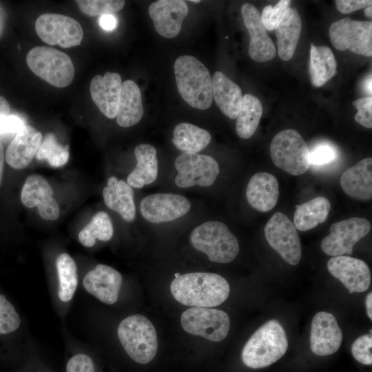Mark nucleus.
I'll list each match as a JSON object with an SVG mask.
<instances>
[{"label": "nucleus", "instance_id": "31", "mask_svg": "<svg viewBox=\"0 0 372 372\" xmlns=\"http://www.w3.org/2000/svg\"><path fill=\"white\" fill-rule=\"evenodd\" d=\"M337 63L332 50L327 46L311 44L309 73L313 85L321 87L336 73Z\"/></svg>", "mask_w": 372, "mask_h": 372}, {"label": "nucleus", "instance_id": "27", "mask_svg": "<svg viewBox=\"0 0 372 372\" xmlns=\"http://www.w3.org/2000/svg\"><path fill=\"white\" fill-rule=\"evenodd\" d=\"M103 196L107 207L118 212L123 220L132 222L135 219L133 190L124 180H118L116 176L110 177Z\"/></svg>", "mask_w": 372, "mask_h": 372}, {"label": "nucleus", "instance_id": "13", "mask_svg": "<svg viewBox=\"0 0 372 372\" xmlns=\"http://www.w3.org/2000/svg\"><path fill=\"white\" fill-rule=\"evenodd\" d=\"M366 218L352 217L333 223L330 234L321 242V249L330 256L351 255L354 245L371 230Z\"/></svg>", "mask_w": 372, "mask_h": 372}, {"label": "nucleus", "instance_id": "35", "mask_svg": "<svg viewBox=\"0 0 372 372\" xmlns=\"http://www.w3.org/2000/svg\"><path fill=\"white\" fill-rule=\"evenodd\" d=\"M114 234L112 223L109 215L105 211L94 214L90 222L79 232L78 238L81 245L92 247L98 239L110 240Z\"/></svg>", "mask_w": 372, "mask_h": 372}, {"label": "nucleus", "instance_id": "18", "mask_svg": "<svg viewBox=\"0 0 372 372\" xmlns=\"http://www.w3.org/2000/svg\"><path fill=\"white\" fill-rule=\"evenodd\" d=\"M21 199L27 207L37 206L40 216L46 220H55L59 216V207L47 180L41 175L27 177L22 187Z\"/></svg>", "mask_w": 372, "mask_h": 372}, {"label": "nucleus", "instance_id": "28", "mask_svg": "<svg viewBox=\"0 0 372 372\" xmlns=\"http://www.w3.org/2000/svg\"><path fill=\"white\" fill-rule=\"evenodd\" d=\"M141 90L132 80L122 83L121 92L116 115L118 125L128 127L138 123L143 116Z\"/></svg>", "mask_w": 372, "mask_h": 372}, {"label": "nucleus", "instance_id": "42", "mask_svg": "<svg viewBox=\"0 0 372 372\" xmlns=\"http://www.w3.org/2000/svg\"><path fill=\"white\" fill-rule=\"evenodd\" d=\"M337 156L334 147L329 144H320L309 151L310 165H324L330 163Z\"/></svg>", "mask_w": 372, "mask_h": 372}, {"label": "nucleus", "instance_id": "23", "mask_svg": "<svg viewBox=\"0 0 372 372\" xmlns=\"http://www.w3.org/2000/svg\"><path fill=\"white\" fill-rule=\"evenodd\" d=\"M279 184L276 178L267 172H258L249 180L246 196L249 205L255 209L266 212L277 204Z\"/></svg>", "mask_w": 372, "mask_h": 372}, {"label": "nucleus", "instance_id": "10", "mask_svg": "<svg viewBox=\"0 0 372 372\" xmlns=\"http://www.w3.org/2000/svg\"><path fill=\"white\" fill-rule=\"evenodd\" d=\"M265 236L271 248L289 265H298L302 246L297 229L291 220L281 212L275 213L267 223Z\"/></svg>", "mask_w": 372, "mask_h": 372}, {"label": "nucleus", "instance_id": "2", "mask_svg": "<svg viewBox=\"0 0 372 372\" xmlns=\"http://www.w3.org/2000/svg\"><path fill=\"white\" fill-rule=\"evenodd\" d=\"M174 74L180 96L192 107L208 109L213 101L212 79L208 69L197 58L183 55L174 63Z\"/></svg>", "mask_w": 372, "mask_h": 372}, {"label": "nucleus", "instance_id": "25", "mask_svg": "<svg viewBox=\"0 0 372 372\" xmlns=\"http://www.w3.org/2000/svg\"><path fill=\"white\" fill-rule=\"evenodd\" d=\"M274 30L279 57L283 61H289L294 54L302 30V21L297 10L288 7Z\"/></svg>", "mask_w": 372, "mask_h": 372}, {"label": "nucleus", "instance_id": "29", "mask_svg": "<svg viewBox=\"0 0 372 372\" xmlns=\"http://www.w3.org/2000/svg\"><path fill=\"white\" fill-rule=\"evenodd\" d=\"M137 164L128 175L127 183L136 188H141L152 183L158 174L156 150L151 145L140 144L134 149Z\"/></svg>", "mask_w": 372, "mask_h": 372}, {"label": "nucleus", "instance_id": "32", "mask_svg": "<svg viewBox=\"0 0 372 372\" xmlns=\"http://www.w3.org/2000/svg\"><path fill=\"white\" fill-rule=\"evenodd\" d=\"M211 138L207 130L193 124L181 123L174 129L172 142L183 152L198 153L209 144Z\"/></svg>", "mask_w": 372, "mask_h": 372}, {"label": "nucleus", "instance_id": "47", "mask_svg": "<svg viewBox=\"0 0 372 372\" xmlns=\"http://www.w3.org/2000/svg\"><path fill=\"white\" fill-rule=\"evenodd\" d=\"M10 112V105L8 101L2 96H0V116L8 115Z\"/></svg>", "mask_w": 372, "mask_h": 372}, {"label": "nucleus", "instance_id": "50", "mask_svg": "<svg viewBox=\"0 0 372 372\" xmlns=\"http://www.w3.org/2000/svg\"><path fill=\"white\" fill-rule=\"evenodd\" d=\"M371 76L370 75V76L368 78V79H366V81H365L364 83V89L366 90V92L370 94V96H371Z\"/></svg>", "mask_w": 372, "mask_h": 372}, {"label": "nucleus", "instance_id": "22", "mask_svg": "<svg viewBox=\"0 0 372 372\" xmlns=\"http://www.w3.org/2000/svg\"><path fill=\"white\" fill-rule=\"evenodd\" d=\"M42 134L32 126L25 125L9 144L5 159L12 168L26 167L36 155L42 142Z\"/></svg>", "mask_w": 372, "mask_h": 372}, {"label": "nucleus", "instance_id": "11", "mask_svg": "<svg viewBox=\"0 0 372 372\" xmlns=\"http://www.w3.org/2000/svg\"><path fill=\"white\" fill-rule=\"evenodd\" d=\"M174 164L178 172L174 181L180 188L210 186L220 172L218 164L213 157L198 153L183 152Z\"/></svg>", "mask_w": 372, "mask_h": 372}, {"label": "nucleus", "instance_id": "43", "mask_svg": "<svg viewBox=\"0 0 372 372\" xmlns=\"http://www.w3.org/2000/svg\"><path fill=\"white\" fill-rule=\"evenodd\" d=\"M94 364L92 358L83 353L72 356L66 366V372H94Z\"/></svg>", "mask_w": 372, "mask_h": 372}, {"label": "nucleus", "instance_id": "14", "mask_svg": "<svg viewBox=\"0 0 372 372\" xmlns=\"http://www.w3.org/2000/svg\"><path fill=\"white\" fill-rule=\"evenodd\" d=\"M191 209L185 196L170 193H156L145 196L140 203L141 215L153 223L172 221L183 216Z\"/></svg>", "mask_w": 372, "mask_h": 372}, {"label": "nucleus", "instance_id": "46", "mask_svg": "<svg viewBox=\"0 0 372 372\" xmlns=\"http://www.w3.org/2000/svg\"><path fill=\"white\" fill-rule=\"evenodd\" d=\"M99 23L103 29L109 31L116 27V21L112 14H104L101 17Z\"/></svg>", "mask_w": 372, "mask_h": 372}, {"label": "nucleus", "instance_id": "4", "mask_svg": "<svg viewBox=\"0 0 372 372\" xmlns=\"http://www.w3.org/2000/svg\"><path fill=\"white\" fill-rule=\"evenodd\" d=\"M119 341L127 355L138 364H147L156 356L158 338L153 324L144 316L123 319L117 329Z\"/></svg>", "mask_w": 372, "mask_h": 372}, {"label": "nucleus", "instance_id": "41", "mask_svg": "<svg viewBox=\"0 0 372 372\" xmlns=\"http://www.w3.org/2000/svg\"><path fill=\"white\" fill-rule=\"evenodd\" d=\"M358 110L355 115V121L362 126L371 129L372 127V97L366 96L358 99L353 102Z\"/></svg>", "mask_w": 372, "mask_h": 372}, {"label": "nucleus", "instance_id": "52", "mask_svg": "<svg viewBox=\"0 0 372 372\" xmlns=\"http://www.w3.org/2000/svg\"><path fill=\"white\" fill-rule=\"evenodd\" d=\"M190 1L195 3H198L200 2V1H198V0H190Z\"/></svg>", "mask_w": 372, "mask_h": 372}, {"label": "nucleus", "instance_id": "6", "mask_svg": "<svg viewBox=\"0 0 372 372\" xmlns=\"http://www.w3.org/2000/svg\"><path fill=\"white\" fill-rule=\"evenodd\" d=\"M30 70L49 84L65 87L71 84L74 67L70 57L54 48L36 46L26 56Z\"/></svg>", "mask_w": 372, "mask_h": 372}, {"label": "nucleus", "instance_id": "51", "mask_svg": "<svg viewBox=\"0 0 372 372\" xmlns=\"http://www.w3.org/2000/svg\"><path fill=\"white\" fill-rule=\"evenodd\" d=\"M364 14L366 17L371 19L372 17V6H368L366 8H364Z\"/></svg>", "mask_w": 372, "mask_h": 372}, {"label": "nucleus", "instance_id": "16", "mask_svg": "<svg viewBox=\"0 0 372 372\" xmlns=\"http://www.w3.org/2000/svg\"><path fill=\"white\" fill-rule=\"evenodd\" d=\"M241 14L250 36L248 50L250 57L260 63L273 59L276 54V47L262 24L258 10L247 3L242 6Z\"/></svg>", "mask_w": 372, "mask_h": 372}, {"label": "nucleus", "instance_id": "33", "mask_svg": "<svg viewBox=\"0 0 372 372\" xmlns=\"http://www.w3.org/2000/svg\"><path fill=\"white\" fill-rule=\"evenodd\" d=\"M262 112V103L256 96L250 94L242 96L236 124V131L239 137L247 139L254 135L260 123Z\"/></svg>", "mask_w": 372, "mask_h": 372}, {"label": "nucleus", "instance_id": "36", "mask_svg": "<svg viewBox=\"0 0 372 372\" xmlns=\"http://www.w3.org/2000/svg\"><path fill=\"white\" fill-rule=\"evenodd\" d=\"M36 157L39 161H47L52 167H61L68 161V147L59 144L55 136L49 133L42 140Z\"/></svg>", "mask_w": 372, "mask_h": 372}, {"label": "nucleus", "instance_id": "38", "mask_svg": "<svg viewBox=\"0 0 372 372\" xmlns=\"http://www.w3.org/2000/svg\"><path fill=\"white\" fill-rule=\"evenodd\" d=\"M80 10L89 16L110 14L121 10L125 6L122 0H78Z\"/></svg>", "mask_w": 372, "mask_h": 372}, {"label": "nucleus", "instance_id": "17", "mask_svg": "<svg viewBox=\"0 0 372 372\" xmlns=\"http://www.w3.org/2000/svg\"><path fill=\"white\" fill-rule=\"evenodd\" d=\"M342 332L335 316L320 311L313 318L310 333V347L316 355L325 356L335 353L341 346Z\"/></svg>", "mask_w": 372, "mask_h": 372}, {"label": "nucleus", "instance_id": "12", "mask_svg": "<svg viewBox=\"0 0 372 372\" xmlns=\"http://www.w3.org/2000/svg\"><path fill=\"white\" fill-rule=\"evenodd\" d=\"M35 30L39 38L50 45L68 48L81 44L83 31L80 23L70 17L45 13L35 21Z\"/></svg>", "mask_w": 372, "mask_h": 372}, {"label": "nucleus", "instance_id": "15", "mask_svg": "<svg viewBox=\"0 0 372 372\" xmlns=\"http://www.w3.org/2000/svg\"><path fill=\"white\" fill-rule=\"evenodd\" d=\"M327 266L330 273L338 279L350 293H361L369 289L371 275L364 261L349 256H338L330 258Z\"/></svg>", "mask_w": 372, "mask_h": 372}, {"label": "nucleus", "instance_id": "44", "mask_svg": "<svg viewBox=\"0 0 372 372\" xmlns=\"http://www.w3.org/2000/svg\"><path fill=\"white\" fill-rule=\"evenodd\" d=\"M25 125L16 116H0V134L18 132Z\"/></svg>", "mask_w": 372, "mask_h": 372}, {"label": "nucleus", "instance_id": "24", "mask_svg": "<svg viewBox=\"0 0 372 372\" xmlns=\"http://www.w3.org/2000/svg\"><path fill=\"white\" fill-rule=\"evenodd\" d=\"M341 188L349 196L360 200L372 198V158H365L346 169L340 180Z\"/></svg>", "mask_w": 372, "mask_h": 372}, {"label": "nucleus", "instance_id": "45", "mask_svg": "<svg viewBox=\"0 0 372 372\" xmlns=\"http://www.w3.org/2000/svg\"><path fill=\"white\" fill-rule=\"evenodd\" d=\"M335 5L338 10L344 14L365 8L372 5L371 0H337Z\"/></svg>", "mask_w": 372, "mask_h": 372}, {"label": "nucleus", "instance_id": "30", "mask_svg": "<svg viewBox=\"0 0 372 372\" xmlns=\"http://www.w3.org/2000/svg\"><path fill=\"white\" fill-rule=\"evenodd\" d=\"M330 209L331 203L327 198L316 197L302 205H296L293 225L299 231L310 230L327 220Z\"/></svg>", "mask_w": 372, "mask_h": 372}, {"label": "nucleus", "instance_id": "34", "mask_svg": "<svg viewBox=\"0 0 372 372\" xmlns=\"http://www.w3.org/2000/svg\"><path fill=\"white\" fill-rule=\"evenodd\" d=\"M58 275V297L63 302H70L78 286V273L74 259L67 253H62L56 260Z\"/></svg>", "mask_w": 372, "mask_h": 372}, {"label": "nucleus", "instance_id": "40", "mask_svg": "<svg viewBox=\"0 0 372 372\" xmlns=\"http://www.w3.org/2000/svg\"><path fill=\"white\" fill-rule=\"evenodd\" d=\"M291 1L281 0L275 6H266L261 15V20L266 30H273L282 13L288 8Z\"/></svg>", "mask_w": 372, "mask_h": 372}, {"label": "nucleus", "instance_id": "39", "mask_svg": "<svg viewBox=\"0 0 372 372\" xmlns=\"http://www.w3.org/2000/svg\"><path fill=\"white\" fill-rule=\"evenodd\" d=\"M372 335H363L358 338L352 344L351 353L353 358L361 364H372Z\"/></svg>", "mask_w": 372, "mask_h": 372}, {"label": "nucleus", "instance_id": "48", "mask_svg": "<svg viewBox=\"0 0 372 372\" xmlns=\"http://www.w3.org/2000/svg\"><path fill=\"white\" fill-rule=\"evenodd\" d=\"M365 304L366 307L367 316L370 320L372 319V293L370 292L366 297Z\"/></svg>", "mask_w": 372, "mask_h": 372}, {"label": "nucleus", "instance_id": "5", "mask_svg": "<svg viewBox=\"0 0 372 372\" xmlns=\"http://www.w3.org/2000/svg\"><path fill=\"white\" fill-rule=\"evenodd\" d=\"M190 242L209 260L218 263L231 262L240 249L236 236L219 221H207L196 227L190 234Z\"/></svg>", "mask_w": 372, "mask_h": 372}, {"label": "nucleus", "instance_id": "3", "mask_svg": "<svg viewBox=\"0 0 372 372\" xmlns=\"http://www.w3.org/2000/svg\"><path fill=\"white\" fill-rule=\"evenodd\" d=\"M287 335L276 319L267 321L258 329L245 343L241 353L243 363L252 369L268 366L286 353Z\"/></svg>", "mask_w": 372, "mask_h": 372}, {"label": "nucleus", "instance_id": "49", "mask_svg": "<svg viewBox=\"0 0 372 372\" xmlns=\"http://www.w3.org/2000/svg\"><path fill=\"white\" fill-rule=\"evenodd\" d=\"M4 152L3 147L0 142V187L2 182L3 172V165H4Z\"/></svg>", "mask_w": 372, "mask_h": 372}, {"label": "nucleus", "instance_id": "8", "mask_svg": "<svg viewBox=\"0 0 372 372\" xmlns=\"http://www.w3.org/2000/svg\"><path fill=\"white\" fill-rule=\"evenodd\" d=\"M180 324L188 333L220 342L229 333L230 320L228 314L222 310L193 307L181 314Z\"/></svg>", "mask_w": 372, "mask_h": 372}, {"label": "nucleus", "instance_id": "20", "mask_svg": "<svg viewBox=\"0 0 372 372\" xmlns=\"http://www.w3.org/2000/svg\"><path fill=\"white\" fill-rule=\"evenodd\" d=\"M123 281L122 275L110 266L99 264L83 279L85 289L101 302L115 303Z\"/></svg>", "mask_w": 372, "mask_h": 372}, {"label": "nucleus", "instance_id": "1", "mask_svg": "<svg viewBox=\"0 0 372 372\" xmlns=\"http://www.w3.org/2000/svg\"><path fill=\"white\" fill-rule=\"evenodd\" d=\"M173 297L182 304L196 307H214L229 296L230 287L221 276L207 272L180 275L172 282Z\"/></svg>", "mask_w": 372, "mask_h": 372}, {"label": "nucleus", "instance_id": "26", "mask_svg": "<svg viewBox=\"0 0 372 372\" xmlns=\"http://www.w3.org/2000/svg\"><path fill=\"white\" fill-rule=\"evenodd\" d=\"M211 79L212 94L216 105L225 116L236 119L243 96L240 87L220 71H216Z\"/></svg>", "mask_w": 372, "mask_h": 372}, {"label": "nucleus", "instance_id": "21", "mask_svg": "<svg viewBox=\"0 0 372 372\" xmlns=\"http://www.w3.org/2000/svg\"><path fill=\"white\" fill-rule=\"evenodd\" d=\"M122 87L118 73L106 72L96 75L91 81L90 90L92 101L107 118L116 117Z\"/></svg>", "mask_w": 372, "mask_h": 372}, {"label": "nucleus", "instance_id": "7", "mask_svg": "<svg viewBox=\"0 0 372 372\" xmlns=\"http://www.w3.org/2000/svg\"><path fill=\"white\" fill-rule=\"evenodd\" d=\"M270 154L275 165L293 176L303 174L310 167L309 147L293 129L284 130L273 138Z\"/></svg>", "mask_w": 372, "mask_h": 372}, {"label": "nucleus", "instance_id": "37", "mask_svg": "<svg viewBox=\"0 0 372 372\" xmlns=\"http://www.w3.org/2000/svg\"><path fill=\"white\" fill-rule=\"evenodd\" d=\"M21 317L12 303L0 292V338L12 335L20 327Z\"/></svg>", "mask_w": 372, "mask_h": 372}, {"label": "nucleus", "instance_id": "19", "mask_svg": "<svg viewBox=\"0 0 372 372\" xmlns=\"http://www.w3.org/2000/svg\"><path fill=\"white\" fill-rule=\"evenodd\" d=\"M188 11L187 4L183 0H158L148 8L156 31L168 39L179 34Z\"/></svg>", "mask_w": 372, "mask_h": 372}, {"label": "nucleus", "instance_id": "9", "mask_svg": "<svg viewBox=\"0 0 372 372\" xmlns=\"http://www.w3.org/2000/svg\"><path fill=\"white\" fill-rule=\"evenodd\" d=\"M329 37L332 45L340 51L349 50L365 56H372V22L349 17L331 24Z\"/></svg>", "mask_w": 372, "mask_h": 372}]
</instances>
